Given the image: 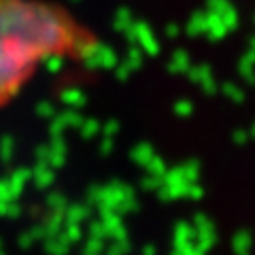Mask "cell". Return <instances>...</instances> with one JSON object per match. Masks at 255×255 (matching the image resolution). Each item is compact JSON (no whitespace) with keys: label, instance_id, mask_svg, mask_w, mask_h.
<instances>
[{"label":"cell","instance_id":"1","mask_svg":"<svg viewBox=\"0 0 255 255\" xmlns=\"http://www.w3.org/2000/svg\"><path fill=\"white\" fill-rule=\"evenodd\" d=\"M100 38L49 0H0V109L17 98L51 62H79L98 53Z\"/></svg>","mask_w":255,"mask_h":255}]
</instances>
